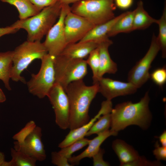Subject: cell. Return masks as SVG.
<instances>
[{
    "label": "cell",
    "instance_id": "1",
    "mask_svg": "<svg viewBox=\"0 0 166 166\" xmlns=\"http://www.w3.org/2000/svg\"><path fill=\"white\" fill-rule=\"evenodd\" d=\"M150 98L148 91L136 103L127 101L119 103L110 113L111 131L117 132L131 125L145 130L149 127L152 116L149 107Z\"/></svg>",
    "mask_w": 166,
    "mask_h": 166
},
{
    "label": "cell",
    "instance_id": "2",
    "mask_svg": "<svg viewBox=\"0 0 166 166\" xmlns=\"http://www.w3.org/2000/svg\"><path fill=\"white\" fill-rule=\"evenodd\" d=\"M98 90V82L87 86L83 80L73 82L68 85L65 92L70 104V130L78 128L89 121V107Z\"/></svg>",
    "mask_w": 166,
    "mask_h": 166
},
{
    "label": "cell",
    "instance_id": "3",
    "mask_svg": "<svg viewBox=\"0 0 166 166\" xmlns=\"http://www.w3.org/2000/svg\"><path fill=\"white\" fill-rule=\"evenodd\" d=\"M62 5V4L58 0L34 16L18 20L11 26L19 30L22 29L26 30L27 33V40L41 41L58 18Z\"/></svg>",
    "mask_w": 166,
    "mask_h": 166
},
{
    "label": "cell",
    "instance_id": "4",
    "mask_svg": "<svg viewBox=\"0 0 166 166\" xmlns=\"http://www.w3.org/2000/svg\"><path fill=\"white\" fill-rule=\"evenodd\" d=\"M47 53L43 42L40 41L24 42L13 51L10 78L14 81L26 83L25 78L21 76L22 72L34 60L41 59Z\"/></svg>",
    "mask_w": 166,
    "mask_h": 166
},
{
    "label": "cell",
    "instance_id": "5",
    "mask_svg": "<svg viewBox=\"0 0 166 166\" xmlns=\"http://www.w3.org/2000/svg\"><path fill=\"white\" fill-rule=\"evenodd\" d=\"M73 13L88 20L95 26L115 18L116 7L113 0H81L70 7Z\"/></svg>",
    "mask_w": 166,
    "mask_h": 166
},
{
    "label": "cell",
    "instance_id": "6",
    "mask_svg": "<svg viewBox=\"0 0 166 166\" xmlns=\"http://www.w3.org/2000/svg\"><path fill=\"white\" fill-rule=\"evenodd\" d=\"M55 82L58 83L65 91L71 83L83 80L87 73L86 61L74 59L59 55L53 60Z\"/></svg>",
    "mask_w": 166,
    "mask_h": 166
},
{
    "label": "cell",
    "instance_id": "7",
    "mask_svg": "<svg viewBox=\"0 0 166 166\" xmlns=\"http://www.w3.org/2000/svg\"><path fill=\"white\" fill-rule=\"evenodd\" d=\"M55 57L48 53L41 59L39 72L32 74L30 80L27 83L29 92L39 98L47 96L55 83V73L53 60Z\"/></svg>",
    "mask_w": 166,
    "mask_h": 166
},
{
    "label": "cell",
    "instance_id": "8",
    "mask_svg": "<svg viewBox=\"0 0 166 166\" xmlns=\"http://www.w3.org/2000/svg\"><path fill=\"white\" fill-rule=\"evenodd\" d=\"M160 50L157 37L153 34L148 51L128 72V82L133 84L138 89L144 84L150 78L149 70L151 65Z\"/></svg>",
    "mask_w": 166,
    "mask_h": 166
},
{
    "label": "cell",
    "instance_id": "9",
    "mask_svg": "<svg viewBox=\"0 0 166 166\" xmlns=\"http://www.w3.org/2000/svg\"><path fill=\"white\" fill-rule=\"evenodd\" d=\"M69 5L62 4L58 19L46 34L43 42L48 53L55 57L60 55L67 45L64 29L65 17L70 10Z\"/></svg>",
    "mask_w": 166,
    "mask_h": 166
},
{
    "label": "cell",
    "instance_id": "10",
    "mask_svg": "<svg viewBox=\"0 0 166 166\" xmlns=\"http://www.w3.org/2000/svg\"><path fill=\"white\" fill-rule=\"evenodd\" d=\"M47 96L53 109L56 124L62 129L69 128L70 104L65 91L60 84L55 82Z\"/></svg>",
    "mask_w": 166,
    "mask_h": 166
},
{
    "label": "cell",
    "instance_id": "11",
    "mask_svg": "<svg viewBox=\"0 0 166 166\" xmlns=\"http://www.w3.org/2000/svg\"><path fill=\"white\" fill-rule=\"evenodd\" d=\"M95 26L88 20L70 10L64 20V29L67 45L80 41Z\"/></svg>",
    "mask_w": 166,
    "mask_h": 166
},
{
    "label": "cell",
    "instance_id": "12",
    "mask_svg": "<svg viewBox=\"0 0 166 166\" xmlns=\"http://www.w3.org/2000/svg\"><path fill=\"white\" fill-rule=\"evenodd\" d=\"M42 130L36 125L20 143L14 142V148L36 160L42 161L46 156L42 140Z\"/></svg>",
    "mask_w": 166,
    "mask_h": 166
},
{
    "label": "cell",
    "instance_id": "13",
    "mask_svg": "<svg viewBox=\"0 0 166 166\" xmlns=\"http://www.w3.org/2000/svg\"><path fill=\"white\" fill-rule=\"evenodd\" d=\"M99 93L106 100H111L117 97L132 94L135 93L138 88L132 83L125 82L103 77L98 81Z\"/></svg>",
    "mask_w": 166,
    "mask_h": 166
},
{
    "label": "cell",
    "instance_id": "14",
    "mask_svg": "<svg viewBox=\"0 0 166 166\" xmlns=\"http://www.w3.org/2000/svg\"><path fill=\"white\" fill-rule=\"evenodd\" d=\"M113 109L111 101L106 100L102 102L98 113L85 124L76 128L70 130L65 139L58 144L61 148L67 146L74 142L84 137L94 122L102 115L111 113Z\"/></svg>",
    "mask_w": 166,
    "mask_h": 166
},
{
    "label": "cell",
    "instance_id": "15",
    "mask_svg": "<svg viewBox=\"0 0 166 166\" xmlns=\"http://www.w3.org/2000/svg\"><path fill=\"white\" fill-rule=\"evenodd\" d=\"M112 44V41L109 38L98 44L100 63L97 82L105 74H115L117 70V65L111 58L108 50L109 46Z\"/></svg>",
    "mask_w": 166,
    "mask_h": 166
},
{
    "label": "cell",
    "instance_id": "16",
    "mask_svg": "<svg viewBox=\"0 0 166 166\" xmlns=\"http://www.w3.org/2000/svg\"><path fill=\"white\" fill-rule=\"evenodd\" d=\"M118 133L108 129L98 134L97 136L91 140L87 148L80 154L68 159L69 163L73 166L78 164L80 161L85 158H91L98 151L101 144L109 137L117 135Z\"/></svg>",
    "mask_w": 166,
    "mask_h": 166
},
{
    "label": "cell",
    "instance_id": "17",
    "mask_svg": "<svg viewBox=\"0 0 166 166\" xmlns=\"http://www.w3.org/2000/svg\"><path fill=\"white\" fill-rule=\"evenodd\" d=\"M99 43L89 41L68 44L60 55L72 58L84 59L98 47Z\"/></svg>",
    "mask_w": 166,
    "mask_h": 166
},
{
    "label": "cell",
    "instance_id": "18",
    "mask_svg": "<svg viewBox=\"0 0 166 166\" xmlns=\"http://www.w3.org/2000/svg\"><path fill=\"white\" fill-rule=\"evenodd\" d=\"M112 148L117 156L120 166L127 165L137 160L140 155L137 151L124 140L117 139L112 143Z\"/></svg>",
    "mask_w": 166,
    "mask_h": 166
},
{
    "label": "cell",
    "instance_id": "19",
    "mask_svg": "<svg viewBox=\"0 0 166 166\" xmlns=\"http://www.w3.org/2000/svg\"><path fill=\"white\" fill-rule=\"evenodd\" d=\"M126 13V12L106 22L95 26L79 42L93 41L99 43L108 38L107 34L112 28Z\"/></svg>",
    "mask_w": 166,
    "mask_h": 166
},
{
    "label": "cell",
    "instance_id": "20",
    "mask_svg": "<svg viewBox=\"0 0 166 166\" xmlns=\"http://www.w3.org/2000/svg\"><path fill=\"white\" fill-rule=\"evenodd\" d=\"M157 20L150 16L144 9L142 1H139L134 10L133 31L145 29L154 23H157Z\"/></svg>",
    "mask_w": 166,
    "mask_h": 166
},
{
    "label": "cell",
    "instance_id": "21",
    "mask_svg": "<svg viewBox=\"0 0 166 166\" xmlns=\"http://www.w3.org/2000/svg\"><path fill=\"white\" fill-rule=\"evenodd\" d=\"M13 53V51L0 52V80L3 81L5 87L9 90H11L9 80Z\"/></svg>",
    "mask_w": 166,
    "mask_h": 166
},
{
    "label": "cell",
    "instance_id": "22",
    "mask_svg": "<svg viewBox=\"0 0 166 166\" xmlns=\"http://www.w3.org/2000/svg\"><path fill=\"white\" fill-rule=\"evenodd\" d=\"M134 14V10L126 12L114 24L108 34L107 36H114L120 33H127L132 31Z\"/></svg>",
    "mask_w": 166,
    "mask_h": 166
},
{
    "label": "cell",
    "instance_id": "23",
    "mask_svg": "<svg viewBox=\"0 0 166 166\" xmlns=\"http://www.w3.org/2000/svg\"><path fill=\"white\" fill-rule=\"evenodd\" d=\"M14 6L19 13L20 20L25 19L38 13L40 11L29 0H0Z\"/></svg>",
    "mask_w": 166,
    "mask_h": 166
},
{
    "label": "cell",
    "instance_id": "24",
    "mask_svg": "<svg viewBox=\"0 0 166 166\" xmlns=\"http://www.w3.org/2000/svg\"><path fill=\"white\" fill-rule=\"evenodd\" d=\"M11 160L6 161V166H35L37 160L26 154L11 148Z\"/></svg>",
    "mask_w": 166,
    "mask_h": 166
},
{
    "label": "cell",
    "instance_id": "25",
    "mask_svg": "<svg viewBox=\"0 0 166 166\" xmlns=\"http://www.w3.org/2000/svg\"><path fill=\"white\" fill-rule=\"evenodd\" d=\"M86 134L85 136H89L93 134H97L109 129L110 127L111 118L110 113L100 116Z\"/></svg>",
    "mask_w": 166,
    "mask_h": 166
},
{
    "label": "cell",
    "instance_id": "26",
    "mask_svg": "<svg viewBox=\"0 0 166 166\" xmlns=\"http://www.w3.org/2000/svg\"><path fill=\"white\" fill-rule=\"evenodd\" d=\"M159 25V34L157 37L162 51V57H166V7L165 4L162 15L160 18L157 20V23Z\"/></svg>",
    "mask_w": 166,
    "mask_h": 166
},
{
    "label": "cell",
    "instance_id": "27",
    "mask_svg": "<svg viewBox=\"0 0 166 166\" xmlns=\"http://www.w3.org/2000/svg\"><path fill=\"white\" fill-rule=\"evenodd\" d=\"M90 140L84 137L76 141L67 146L61 148L58 152L68 159L74 152L87 145Z\"/></svg>",
    "mask_w": 166,
    "mask_h": 166
},
{
    "label": "cell",
    "instance_id": "28",
    "mask_svg": "<svg viewBox=\"0 0 166 166\" xmlns=\"http://www.w3.org/2000/svg\"><path fill=\"white\" fill-rule=\"evenodd\" d=\"M86 61L92 72L93 84L97 83L100 63L99 50L98 47L90 53Z\"/></svg>",
    "mask_w": 166,
    "mask_h": 166
},
{
    "label": "cell",
    "instance_id": "29",
    "mask_svg": "<svg viewBox=\"0 0 166 166\" xmlns=\"http://www.w3.org/2000/svg\"><path fill=\"white\" fill-rule=\"evenodd\" d=\"M150 78L156 85L162 87L166 82V68L164 66L158 68L150 73Z\"/></svg>",
    "mask_w": 166,
    "mask_h": 166
},
{
    "label": "cell",
    "instance_id": "30",
    "mask_svg": "<svg viewBox=\"0 0 166 166\" xmlns=\"http://www.w3.org/2000/svg\"><path fill=\"white\" fill-rule=\"evenodd\" d=\"M36 126L34 121H30L20 131L13 136V139L18 142H22Z\"/></svg>",
    "mask_w": 166,
    "mask_h": 166
},
{
    "label": "cell",
    "instance_id": "31",
    "mask_svg": "<svg viewBox=\"0 0 166 166\" xmlns=\"http://www.w3.org/2000/svg\"><path fill=\"white\" fill-rule=\"evenodd\" d=\"M51 162L57 166H72L69 162L68 159L58 152H53L51 153Z\"/></svg>",
    "mask_w": 166,
    "mask_h": 166
},
{
    "label": "cell",
    "instance_id": "32",
    "mask_svg": "<svg viewBox=\"0 0 166 166\" xmlns=\"http://www.w3.org/2000/svg\"><path fill=\"white\" fill-rule=\"evenodd\" d=\"M161 165L160 161L157 160L153 161L147 160L145 157L140 156L136 160L128 164L126 166H160Z\"/></svg>",
    "mask_w": 166,
    "mask_h": 166
},
{
    "label": "cell",
    "instance_id": "33",
    "mask_svg": "<svg viewBox=\"0 0 166 166\" xmlns=\"http://www.w3.org/2000/svg\"><path fill=\"white\" fill-rule=\"evenodd\" d=\"M105 150L100 148L98 151L92 157L93 165L94 166H109L110 164L109 162L105 161L103 156Z\"/></svg>",
    "mask_w": 166,
    "mask_h": 166
},
{
    "label": "cell",
    "instance_id": "34",
    "mask_svg": "<svg viewBox=\"0 0 166 166\" xmlns=\"http://www.w3.org/2000/svg\"><path fill=\"white\" fill-rule=\"evenodd\" d=\"M155 148L153 151V155L158 161L166 160V147L160 146L157 141L155 144Z\"/></svg>",
    "mask_w": 166,
    "mask_h": 166
},
{
    "label": "cell",
    "instance_id": "35",
    "mask_svg": "<svg viewBox=\"0 0 166 166\" xmlns=\"http://www.w3.org/2000/svg\"><path fill=\"white\" fill-rule=\"evenodd\" d=\"M39 10L51 6L57 1L58 0H29Z\"/></svg>",
    "mask_w": 166,
    "mask_h": 166
},
{
    "label": "cell",
    "instance_id": "36",
    "mask_svg": "<svg viewBox=\"0 0 166 166\" xmlns=\"http://www.w3.org/2000/svg\"><path fill=\"white\" fill-rule=\"evenodd\" d=\"M116 7L125 10L129 8L132 5L133 0H113Z\"/></svg>",
    "mask_w": 166,
    "mask_h": 166
},
{
    "label": "cell",
    "instance_id": "37",
    "mask_svg": "<svg viewBox=\"0 0 166 166\" xmlns=\"http://www.w3.org/2000/svg\"><path fill=\"white\" fill-rule=\"evenodd\" d=\"M19 30L11 25L5 27H0V37L5 35L15 33Z\"/></svg>",
    "mask_w": 166,
    "mask_h": 166
},
{
    "label": "cell",
    "instance_id": "38",
    "mask_svg": "<svg viewBox=\"0 0 166 166\" xmlns=\"http://www.w3.org/2000/svg\"><path fill=\"white\" fill-rule=\"evenodd\" d=\"M158 138L161 146L166 147V131H164Z\"/></svg>",
    "mask_w": 166,
    "mask_h": 166
},
{
    "label": "cell",
    "instance_id": "39",
    "mask_svg": "<svg viewBox=\"0 0 166 166\" xmlns=\"http://www.w3.org/2000/svg\"><path fill=\"white\" fill-rule=\"evenodd\" d=\"M6 161L5 160L4 154L2 152L0 151V166H5Z\"/></svg>",
    "mask_w": 166,
    "mask_h": 166
},
{
    "label": "cell",
    "instance_id": "40",
    "mask_svg": "<svg viewBox=\"0 0 166 166\" xmlns=\"http://www.w3.org/2000/svg\"><path fill=\"white\" fill-rule=\"evenodd\" d=\"M62 4L69 5L70 3H74L81 0H58Z\"/></svg>",
    "mask_w": 166,
    "mask_h": 166
},
{
    "label": "cell",
    "instance_id": "41",
    "mask_svg": "<svg viewBox=\"0 0 166 166\" xmlns=\"http://www.w3.org/2000/svg\"><path fill=\"white\" fill-rule=\"evenodd\" d=\"M6 100V97L2 89L0 88V103L5 102Z\"/></svg>",
    "mask_w": 166,
    "mask_h": 166
}]
</instances>
